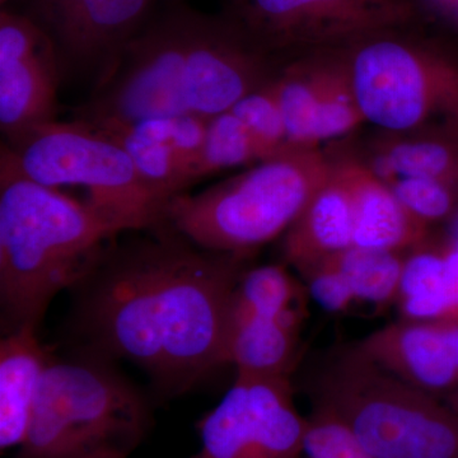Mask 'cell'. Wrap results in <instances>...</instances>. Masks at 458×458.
I'll use <instances>...</instances> for the list:
<instances>
[{
	"label": "cell",
	"instance_id": "cell-32",
	"mask_svg": "<svg viewBox=\"0 0 458 458\" xmlns=\"http://www.w3.org/2000/svg\"><path fill=\"white\" fill-rule=\"evenodd\" d=\"M441 2L450 3V4H456V5H458V0H441Z\"/></svg>",
	"mask_w": 458,
	"mask_h": 458
},
{
	"label": "cell",
	"instance_id": "cell-29",
	"mask_svg": "<svg viewBox=\"0 0 458 458\" xmlns=\"http://www.w3.org/2000/svg\"><path fill=\"white\" fill-rule=\"evenodd\" d=\"M445 258L448 298V318L445 321H458V247L445 243Z\"/></svg>",
	"mask_w": 458,
	"mask_h": 458
},
{
	"label": "cell",
	"instance_id": "cell-5",
	"mask_svg": "<svg viewBox=\"0 0 458 458\" xmlns=\"http://www.w3.org/2000/svg\"><path fill=\"white\" fill-rule=\"evenodd\" d=\"M333 167L322 147L288 148L199 194L172 199L165 225L201 249L251 258L284 236Z\"/></svg>",
	"mask_w": 458,
	"mask_h": 458
},
{
	"label": "cell",
	"instance_id": "cell-31",
	"mask_svg": "<svg viewBox=\"0 0 458 458\" xmlns=\"http://www.w3.org/2000/svg\"><path fill=\"white\" fill-rule=\"evenodd\" d=\"M450 242L452 243V245L458 247V219L456 222V225H454V234H452Z\"/></svg>",
	"mask_w": 458,
	"mask_h": 458
},
{
	"label": "cell",
	"instance_id": "cell-9",
	"mask_svg": "<svg viewBox=\"0 0 458 458\" xmlns=\"http://www.w3.org/2000/svg\"><path fill=\"white\" fill-rule=\"evenodd\" d=\"M223 13L279 64L423 21L417 0H225Z\"/></svg>",
	"mask_w": 458,
	"mask_h": 458
},
{
	"label": "cell",
	"instance_id": "cell-15",
	"mask_svg": "<svg viewBox=\"0 0 458 458\" xmlns=\"http://www.w3.org/2000/svg\"><path fill=\"white\" fill-rule=\"evenodd\" d=\"M352 351L434 396L458 385V369L436 322L403 321L373 331Z\"/></svg>",
	"mask_w": 458,
	"mask_h": 458
},
{
	"label": "cell",
	"instance_id": "cell-13",
	"mask_svg": "<svg viewBox=\"0 0 458 458\" xmlns=\"http://www.w3.org/2000/svg\"><path fill=\"white\" fill-rule=\"evenodd\" d=\"M62 62L49 36L20 12L0 11V131L13 144L57 120Z\"/></svg>",
	"mask_w": 458,
	"mask_h": 458
},
{
	"label": "cell",
	"instance_id": "cell-34",
	"mask_svg": "<svg viewBox=\"0 0 458 458\" xmlns=\"http://www.w3.org/2000/svg\"><path fill=\"white\" fill-rule=\"evenodd\" d=\"M452 409H454V411H456V412H457V415H458V405H457V408H452Z\"/></svg>",
	"mask_w": 458,
	"mask_h": 458
},
{
	"label": "cell",
	"instance_id": "cell-23",
	"mask_svg": "<svg viewBox=\"0 0 458 458\" xmlns=\"http://www.w3.org/2000/svg\"><path fill=\"white\" fill-rule=\"evenodd\" d=\"M406 254L352 245L328 259L348 280L355 301L386 306L396 302Z\"/></svg>",
	"mask_w": 458,
	"mask_h": 458
},
{
	"label": "cell",
	"instance_id": "cell-8",
	"mask_svg": "<svg viewBox=\"0 0 458 458\" xmlns=\"http://www.w3.org/2000/svg\"><path fill=\"white\" fill-rule=\"evenodd\" d=\"M4 144L26 176L47 188L82 190L83 203L120 233L165 223V205L147 188L131 157L92 123L56 120Z\"/></svg>",
	"mask_w": 458,
	"mask_h": 458
},
{
	"label": "cell",
	"instance_id": "cell-33",
	"mask_svg": "<svg viewBox=\"0 0 458 458\" xmlns=\"http://www.w3.org/2000/svg\"><path fill=\"white\" fill-rule=\"evenodd\" d=\"M96 458H129V457H96Z\"/></svg>",
	"mask_w": 458,
	"mask_h": 458
},
{
	"label": "cell",
	"instance_id": "cell-26",
	"mask_svg": "<svg viewBox=\"0 0 458 458\" xmlns=\"http://www.w3.org/2000/svg\"><path fill=\"white\" fill-rule=\"evenodd\" d=\"M415 218L430 227L458 212V186L428 177H399L388 182Z\"/></svg>",
	"mask_w": 458,
	"mask_h": 458
},
{
	"label": "cell",
	"instance_id": "cell-11",
	"mask_svg": "<svg viewBox=\"0 0 458 458\" xmlns=\"http://www.w3.org/2000/svg\"><path fill=\"white\" fill-rule=\"evenodd\" d=\"M13 2L49 36L64 74L95 75L98 86L146 26L156 0H0L2 7Z\"/></svg>",
	"mask_w": 458,
	"mask_h": 458
},
{
	"label": "cell",
	"instance_id": "cell-3",
	"mask_svg": "<svg viewBox=\"0 0 458 458\" xmlns=\"http://www.w3.org/2000/svg\"><path fill=\"white\" fill-rule=\"evenodd\" d=\"M120 232L80 199L26 176L0 148V309L5 334L40 327L57 294L92 273Z\"/></svg>",
	"mask_w": 458,
	"mask_h": 458
},
{
	"label": "cell",
	"instance_id": "cell-25",
	"mask_svg": "<svg viewBox=\"0 0 458 458\" xmlns=\"http://www.w3.org/2000/svg\"><path fill=\"white\" fill-rule=\"evenodd\" d=\"M229 111L249 129L267 158L293 147L286 137L284 119L274 90L273 78L247 93Z\"/></svg>",
	"mask_w": 458,
	"mask_h": 458
},
{
	"label": "cell",
	"instance_id": "cell-6",
	"mask_svg": "<svg viewBox=\"0 0 458 458\" xmlns=\"http://www.w3.org/2000/svg\"><path fill=\"white\" fill-rule=\"evenodd\" d=\"M313 397L373 458H458L457 412L352 348L322 369Z\"/></svg>",
	"mask_w": 458,
	"mask_h": 458
},
{
	"label": "cell",
	"instance_id": "cell-27",
	"mask_svg": "<svg viewBox=\"0 0 458 458\" xmlns=\"http://www.w3.org/2000/svg\"><path fill=\"white\" fill-rule=\"evenodd\" d=\"M302 458H373L342 421L315 408L307 419Z\"/></svg>",
	"mask_w": 458,
	"mask_h": 458
},
{
	"label": "cell",
	"instance_id": "cell-2",
	"mask_svg": "<svg viewBox=\"0 0 458 458\" xmlns=\"http://www.w3.org/2000/svg\"><path fill=\"white\" fill-rule=\"evenodd\" d=\"M278 65L223 12L208 14L177 5L149 18L89 101L74 111V119H210L269 82Z\"/></svg>",
	"mask_w": 458,
	"mask_h": 458
},
{
	"label": "cell",
	"instance_id": "cell-4",
	"mask_svg": "<svg viewBox=\"0 0 458 458\" xmlns=\"http://www.w3.org/2000/svg\"><path fill=\"white\" fill-rule=\"evenodd\" d=\"M150 426L146 394L111 358L89 348L51 355L25 442L13 458L129 457Z\"/></svg>",
	"mask_w": 458,
	"mask_h": 458
},
{
	"label": "cell",
	"instance_id": "cell-16",
	"mask_svg": "<svg viewBox=\"0 0 458 458\" xmlns=\"http://www.w3.org/2000/svg\"><path fill=\"white\" fill-rule=\"evenodd\" d=\"M328 152L351 195L354 246L406 254L429 240V227L403 207L388 182L339 143Z\"/></svg>",
	"mask_w": 458,
	"mask_h": 458
},
{
	"label": "cell",
	"instance_id": "cell-1",
	"mask_svg": "<svg viewBox=\"0 0 458 458\" xmlns=\"http://www.w3.org/2000/svg\"><path fill=\"white\" fill-rule=\"evenodd\" d=\"M114 242L77 292L87 348L137 364L180 394L223 363L229 310L250 256L209 251L168 225Z\"/></svg>",
	"mask_w": 458,
	"mask_h": 458
},
{
	"label": "cell",
	"instance_id": "cell-10",
	"mask_svg": "<svg viewBox=\"0 0 458 458\" xmlns=\"http://www.w3.org/2000/svg\"><path fill=\"white\" fill-rule=\"evenodd\" d=\"M306 428L291 377L237 373L221 403L199 424L197 458H302Z\"/></svg>",
	"mask_w": 458,
	"mask_h": 458
},
{
	"label": "cell",
	"instance_id": "cell-19",
	"mask_svg": "<svg viewBox=\"0 0 458 458\" xmlns=\"http://www.w3.org/2000/svg\"><path fill=\"white\" fill-rule=\"evenodd\" d=\"M38 328L5 334L0 343V448H20L25 442L42 375L51 358Z\"/></svg>",
	"mask_w": 458,
	"mask_h": 458
},
{
	"label": "cell",
	"instance_id": "cell-18",
	"mask_svg": "<svg viewBox=\"0 0 458 458\" xmlns=\"http://www.w3.org/2000/svg\"><path fill=\"white\" fill-rule=\"evenodd\" d=\"M352 245L354 216L351 195L334 161L333 172L327 182L313 195L297 221L283 236L282 254L286 265L302 274L318 262Z\"/></svg>",
	"mask_w": 458,
	"mask_h": 458
},
{
	"label": "cell",
	"instance_id": "cell-21",
	"mask_svg": "<svg viewBox=\"0 0 458 458\" xmlns=\"http://www.w3.org/2000/svg\"><path fill=\"white\" fill-rule=\"evenodd\" d=\"M394 303L408 321L447 319L445 245L434 246L428 240L406 254Z\"/></svg>",
	"mask_w": 458,
	"mask_h": 458
},
{
	"label": "cell",
	"instance_id": "cell-22",
	"mask_svg": "<svg viewBox=\"0 0 458 458\" xmlns=\"http://www.w3.org/2000/svg\"><path fill=\"white\" fill-rule=\"evenodd\" d=\"M302 297L300 283L285 265L249 267L234 289L229 316L302 321Z\"/></svg>",
	"mask_w": 458,
	"mask_h": 458
},
{
	"label": "cell",
	"instance_id": "cell-28",
	"mask_svg": "<svg viewBox=\"0 0 458 458\" xmlns=\"http://www.w3.org/2000/svg\"><path fill=\"white\" fill-rule=\"evenodd\" d=\"M302 276L313 300L327 311H346L355 301L348 280L328 258L303 271Z\"/></svg>",
	"mask_w": 458,
	"mask_h": 458
},
{
	"label": "cell",
	"instance_id": "cell-17",
	"mask_svg": "<svg viewBox=\"0 0 458 458\" xmlns=\"http://www.w3.org/2000/svg\"><path fill=\"white\" fill-rule=\"evenodd\" d=\"M337 143L386 182L399 177H428L458 186V123L401 132L375 129L354 146Z\"/></svg>",
	"mask_w": 458,
	"mask_h": 458
},
{
	"label": "cell",
	"instance_id": "cell-12",
	"mask_svg": "<svg viewBox=\"0 0 458 458\" xmlns=\"http://www.w3.org/2000/svg\"><path fill=\"white\" fill-rule=\"evenodd\" d=\"M273 86L291 146L322 147L327 141L344 140L366 123L343 47L280 63Z\"/></svg>",
	"mask_w": 458,
	"mask_h": 458
},
{
	"label": "cell",
	"instance_id": "cell-24",
	"mask_svg": "<svg viewBox=\"0 0 458 458\" xmlns=\"http://www.w3.org/2000/svg\"><path fill=\"white\" fill-rule=\"evenodd\" d=\"M264 159L267 157L249 129L231 111H225L208 122L199 161V179Z\"/></svg>",
	"mask_w": 458,
	"mask_h": 458
},
{
	"label": "cell",
	"instance_id": "cell-7",
	"mask_svg": "<svg viewBox=\"0 0 458 458\" xmlns=\"http://www.w3.org/2000/svg\"><path fill=\"white\" fill-rule=\"evenodd\" d=\"M420 27L381 30L343 47L358 107L376 131L458 123V55Z\"/></svg>",
	"mask_w": 458,
	"mask_h": 458
},
{
	"label": "cell",
	"instance_id": "cell-30",
	"mask_svg": "<svg viewBox=\"0 0 458 458\" xmlns=\"http://www.w3.org/2000/svg\"><path fill=\"white\" fill-rule=\"evenodd\" d=\"M458 369V321H437Z\"/></svg>",
	"mask_w": 458,
	"mask_h": 458
},
{
	"label": "cell",
	"instance_id": "cell-14",
	"mask_svg": "<svg viewBox=\"0 0 458 458\" xmlns=\"http://www.w3.org/2000/svg\"><path fill=\"white\" fill-rule=\"evenodd\" d=\"M208 122L195 114H180L132 123H89L125 149L147 188L167 207L172 199L185 194L200 180L199 161Z\"/></svg>",
	"mask_w": 458,
	"mask_h": 458
},
{
	"label": "cell",
	"instance_id": "cell-20",
	"mask_svg": "<svg viewBox=\"0 0 458 458\" xmlns=\"http://www.w3.org/2000/svg\"><path fill=\"white\" fill-rule=\"evenodd\" d=\"M300 327L294 319L229 316L223 363L243 375L291 377Z\"/></svg>",
	"mask_w": 458,
	"mask_h": 458
}]
</instances>
